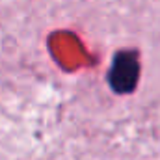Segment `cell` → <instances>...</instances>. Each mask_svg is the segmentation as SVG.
Masks as SVG:
<instances>
[{
  "mask_svg": "<svg viewBox=\"0 0 160 160\" xmlns=\"http://www.w3.org/2000/svg\"><path fill=\"white\" fill-rule=\"evenodd\" d=\"M138 60L132 52H119L110 69V86L118 93H130L138 82Z\"/></svg>",
  "mask_w": 160,
  "mask_h": 160,
  "instance_id": "6da1fadb",
  "label": "cell"
}]
</instances>
